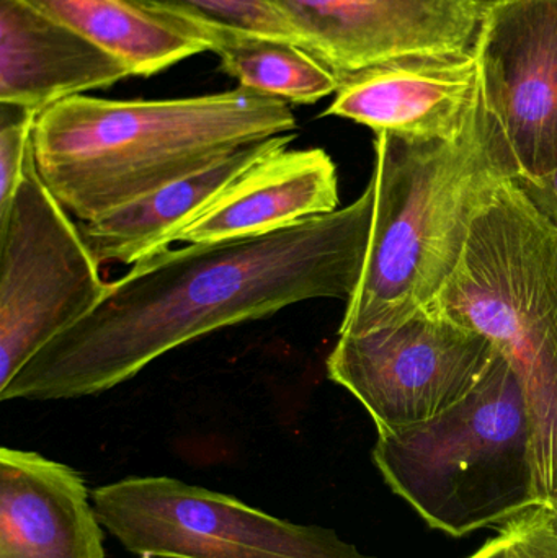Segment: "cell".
<instances>
[{
    "label": "cell",
    "mask_w": 557,
    "mask_h": 558,
    "mask_svg": "<svg viewBox=\"0 0 557 558\" xmlns=\"http://www.w3.org/2000/svg\"><path fill=\"white\" fill-rule=\"evenodd\" d=\"M372 182L352 205L274 234L164 248L108 282L101 301L46 344L0 400L107 392L196 338L313 299L349 302L372 232Z\"/></svg>",
    "instance_id": "obj_1"
},
{
    "label": "cell",
    "mask_w": 557,
    "mask_h": 558,
    "mask_svg": "<svg viewBox=\"0 0 557 558\" xmlns=\"http://www.w3.org/2000/svg\"><path fill=\"white\" fill-rule=\"evenodd\" d=\"M296 128L287 101L242 87L172 100L77 95L38 114L32 150L62 208L90 222Z\"/></svg>",
    "instance_id": "obj_2"
},
{
    "label": "cell",
    "mask_w": 557,
    "mask_h": 558,
    "mask_svg": "<svg viewBox=\"0 0 557 558\" xmlns=\"http://www.w3.org/2000/svg\"><path fill=\"white\" fill-rule=\"evenodd\" d=\"M375 154L368 251L339 337L391 327L428 307L457 271L474 222L516 180L506 141L483 100L458 140L379 133Z\"/></svg>",
    "instance_id": "obj_3"
},
{
    "label": "cell",
    "mask_w": 557,
    "mask_h": 558,
    "mask_svg": "<svg viewBox=\"0 0 557 558\" xmlns=\"http://www.w3.org/2000/svg\"><path fill=\"white\" fill-rule=\"evenodd\" d=\"M428 307L486 335L525 402L538 507L557 511V226L509 180Z\"/></svg>",
    "instance_id": "obj_4"
},
{
    "label": "cell",
    "mask_w": 557,
    "mask_h": 558,
    "mask_svg": "<svg viewBox=\"0 0 557 558\" xmlns=\"http://www.w3.org/2000/svg\"><path fill=\"white\" fill-rule=\"evenodd\" d=\"M373 461L428 526L453 537L538 507L525 402L500 351L463 400L427 422L378 433Z\"/></svg>",
    "instance_id": "obj_5"
},
{
    "label": "cell",
    "mask_w": 557,
    "mask_h": 558,
    "mask_svg": "<svg viewBox=\"0 0 557 558\" xmlns=\"http://www.w3.org/2000/svg\"><path fill=\"white\" fill-rule=\"evenodd\" d=\"M78 225L36 172L0 219V390L46 344L81 322L107 291Z\"/></svg>",
    "instance_id": "obj_6"
},
{
    "label": "cell",
    "mask_w": 557,
    "mask_h": 558,
    "mask_svg": "<svg viewBox=\"0 0 557 558\" xmlns=\"http://www.w3.org/2000/svg\"><path fill=\"white\" fill-rule=\"evenodd\" d=\"M101 526L157 558H375L332 530L278 520L229 495L170 477H130L92 492Z\"/></svg>",
    "instance_id": "obj_7"
},
{
    "label": "cell",
    "mask_w": 557,
    "mask_h": 558,
    "mask_svg": "<svg viewBox=\"0 0 557 558\" xmlns=\"http://www.w3.org/2000/svg\"><path fill=\"white\" fill-rule=\"evenodd\" d=\"M497 353L486 335L425 307L391 327L339 337L326 366L383 433L427 422L463 400Z\"/></svg>",
    "instance_id": "obj_8"
},
{
    "label": "cell",
    "mask_w": 557,
    "mask_h": 558,
    "mask_svg": "<svg viewBox=\"0 0 557 558\" xmlns=\"http://www.w3.org/2000/svg\"><path fill=\"white\" fill-rule=\"evenodd\" d=\"M516 182L557 167V0H491L473 46Z\"/></svg>",
    "instance_id": "obj_9"
},
{
    "label": "cell",
    "mask_w": 557,
    "mask_h": 558,
    "mask_svg": "<svg viewBox=\"0 0 557 558\" xmlns=\"http://www.w3.org/2000/svg\"><path fill=\"white\" fill-rule=\"evenodd\" d=\"M307 51L340 82L412 59L473 51L483 0H277Z\"/></svg>",
    "instance_id": "obj_10"
},
{
    "label": "cell",
    "mask_w": 557,
    "mask_h": 558,
    "mask_svg": "<svg viewBox=\"0 0 557 558\" xmlns=\"http://www.w3.org/2000/svg\"><path fill=\"white\" fill-rule=\"evenodd\" d=\"M473 51L412 59L343 82L326 117L346 118L376 134L405 140L455 141L480 110Z\"/></svg>",
    "instance_id": "obj_11"
},
{
    "label": "cell",
    "mask_w": 557,
    "mask_h": 558,
    "mask_svg": "<svg viewBox=\"0 0 557 558\" xmlns=\"http://www.w3.org/2000/svg\"><path fill=\"white\" fill-rule=\"evenodd\" d=\"M78 472L45 456L0 451V558H105Z\"/></svg>",
    "instance_id": "obj_12"
},
{
    "label": "cell",
    "mask_w": 557,
    "mask_h": 558,
    "mask_svg": "<svg viewBox=\"0 0 557 558\" xmlns=\"http://www.w3.org/2000/svg\"><path fill=\"white\" fill-rule=\"evenodd\" d=\"M290 144L257 160L175 242L218 244L261 238L337 211L339 177L329 154L290 149Z\"/></svg>",
    "instance_id": "obj_13"
},
{
    "label": "cell",
    "mask_w": 557,
    "mask_h": 558,
    "mask_svg": "<svg viewBox=\"0 0 557 558\" xmlns=\"http://www.w3.org/2000/svg\"><path fill=\"white\" fill-rule=\"evenodd\" d=\"M131 75L120 59L23 0H0V104L41 113Z\"/></svg>",
    "instance_id": "obj_14"
},
{
    "label": "cell",
    "mask_w": 557,
    "mask_h": 558,
    "mask_svg": "<svg viewBox=\"0 0 557 558\" xmlns=\"http://www.w3.org/2000/svg\"><path fill=\"white\" fill-rule=\"evenodd\" d=\"M294 134L252 144L215 166L156 190L90 222H78L98 264L134 265L169 248L177 235L199 218L242 173Z\"/></svg>",
    "instance_id": "obj_15"
},
{
    "label": "cell",
    "mask_w": 557,
    "mask_h": 558,
    "mask_svg": "<svg viewBox=\"0 0 557 558\" xmlns=\"http://www.w3.org/2000/svg\"><path fill=\"white\" fill-rule=\"evenodd\" d=\"M49 19L130 68L133 75L157 74L209 51L208 43L182 23L156 15L130 0H23Z\"/></svg>",
    "instance_id": "obj_16"
},
{
    "label": "cell",
    "mask_w": 557,
    "mask_h": 558,
    "mask_svg": "<svg viewBox=\"0 0 557 558\" xmlns=\"http://www.w3.org/2000/svg\"><path fill=\"white\" fill-rule=\"evenodd\" d=\"M221 68L242 88L298 105H311L337 94L342 82L332 69L291 43L275 39L221 38L211 43Z\"/></svg>",
    "instance_id": "obj_17"
},
{
    "label": "cell",
    "mask_w": 557,
    "mask_h": 558,
    "mask_svg": "<svg viewBox=\"0 0 557 558\" xmlns=\"http://www.w3.org/2000/svg\"><path fill=\"white\" fill-rule=\"evenodd\" d=\"M141 9L189 26L211 51L221 38H264L306 49L301 36L284 19L277 0H130ZM307 51V49H306Z\"/></svg>",
    "instance_id": "obj_18"
},
{
    "label": "cell",
    "mask_w": 557,
    "mask_h": 558,
    "mask_svg": "<svg viewBox=\"0 0 557 558\" xmlns=\"http://www.w3.org/2000/svg\"><path fill=\"white\" fill-rule=\"evenodd\" d=\"M38 111L0 104V219L25 179Z\"/></svg>",
    "instance_id": "obj_19"
},
{
    "label": "cell",
    "mask_w": 557,
    "mask_h": 558,
    "mask_svg": "<svg viewBox=\"0 0 557 558\" xmlns=\"http://www.w3.org/2000/svg\"><path fill=\"white\" fill-rule=\"evenodd\" d=\"M510 558H557V511L536 507L506 523Z\"/></svg>",
    "instance_id": "obj_20"
},
{
    "label": "cell",
    "mask_w": 557,
    "mask_h": 558,
    "mask_svg": "<svg viewBox=\"0 0 557 558\" xmlns=\"http://www.w3.org/2000/svg\"><path fill=\"white\" fill-rule=\"evenodd\" d=\"M517 183L522 186L536 209L557 226V167L540 179Z\"/></svg>",
    "instance_id": "obj_21"
},
{
    "label": "cell",
    "mask_w": 557,
    "mask_h": 558,
    "mask_svg": "<svg viewBox=\"0 0 557 558\" xmlns=\"http://www.w3.org/2000/svg\"><path fill=\"white\" fill-rule=\"evenodd\" d=\"M470 558H510L509 541H507L506 534L500 533V536L487 541V543Z\"/></svg>",
    "instance_id": "obj_22"
},
{
    "label": "cell",
    "mask_w": 557,
    "mask_h": 558,
    "mask_svg": "<svg viewBox=\"0 0 557 558\" xmlns=\"http://www.w3.org/2000/svg\"><path fill=\"white\" fill-rule=\"evenodd\" d=\"M483 2H491V0H483Z\"/></svg>",
    "instance_id": "obj_23"
}]
</instances>
